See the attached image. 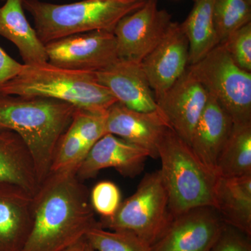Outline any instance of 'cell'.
I'll list each match as a JSON object with an SVG mask.
<instances>
[{"label": "cell", "mask_w": 251, "mask_h": 251, "mask_svg": "<svg viewBox=\"0 0 251 251\" xmlns=\"http://www.w3.org/2000/svg\"><path fill=\"white\" fill-rule=\"evenodd\" d=\"M171 216L168 191L159 170L145 175L135 192L121 202L116 213L108 219L101 218L99 223L103 228L132 232L151 247Z\"/></svg>", "instance_id": "8992f818"}, {"label": "cell", "mask_w": 251, "mask_h": 251, "mask_svg": "<svg viewBox=\"0 0 251 251\" xmlns=\"http://www.w3.org/2000/svg\"><path fill=\"white\" fill-rule=\"evenodd\" d=\"M85 239L96 251H151V247L135 234L103 228L100 224L91 229Z\"/></svg>", "instance_id": "cb8c5ba5"}, {"label": "cell", "mask_w": 251, "mask_h": 251, "mask_svg": "<svg viewBox=\"0 0 251 251\" xmlns=\"http://www.w3.org/2000/svg\"><path fill=\"white\" fill-rule=\"evenodd\" d=\"M23 64L15 60L0 47V85L21 72Z\"/></svg>", "instance_id": "f546056e"}, {"label": "cell", "mask_w": 251, "mask_h": 251, "mask_svg": "<svg viewBox=\"0 0 251 251\" xmlns=\"http://www.w3.org/2000/svg\"><path fill=\"white\" fill-rule=\"evenodd\" d=\"M16 185L34 196L40 184L30 151L12 130H0V184Z\"/></svg>", "instance_id": "ac0fdd59"}, {"label": "cell", "mask_w": 251, "mask_h": 251, "mask_svg": "<svg viewBox=\"0 0 251 251\" xmlns=\"http://www.w3.org/2000/svg\"><path fill=\"white\" fill-rule=\"evenodd\" d=\"M188 69L234 124L251 122V73L238 67L223 44Z\"/></svg>", "instance_id": "52a82bcc"}, {"label": "cell", "mask_w": 251, "mask_h": 251, "mask_svg": "<svg viewBox=\"0 0 251 251\" xmlns=\"http://www.w3.org/2000/svg\"><path fill=\"white\" fill-rule=\"evenodd\" d=\"M214 3L215 0H194L191 12L181 23L189 41V65L219 44L214 29Z\"/></svg>", "instance_id": "44dd1931"}, {"label": "cell", "mask_w": 251, "mask_h": 251, "mask_svg": "<svg viewBox=\"0 0 251 251\" xmlns=\"http://www.w3.org/2000/svg\"><path fill=\"white\" fill-rule=\"evenodd\" d=\"M89 151L85 144L70 125L57 144L50 173L68 168H78Z\"/></svg>", "instance_id": "d4e9b609"}, {"label": "cell", "mask_w": 251, "mask_h": 251, "mask_svg": "<svg viewBox=\"0 0 251 251\" xmlns=\"http://www.w3.org/2000/svg\"><path fill=\"white\" fill-rule=\"evenodd\" d=\"M86 247H87V241L85 238L63 251H86Z\"/></svg>", "instance_id": "4dcf8cb0"}, {"label": "cell", "mask_w": 251, "mask_h": 251, "mask_svg": "<svg viewBox=\"0 0 251 251\" xmlns=\"http://www.w3.org/2000/svg\"><path fill=\"white\" fill-rule=\"evenodd\" d=\"M208 97L205 88L187 69L156 101L172 129L190 145L193 130L205 108Z\"/></svg>", "instance_id": "7c38bea8"}, {"label": "cell", "mask_w": 251, "mask_h": 251, "mask_svg": "<svg viewBox=\"0 0 251 251\" xmlns=\"http://www.w3.org/2000/svg\"><path fill=\"white\" fill-rule=\"evenodd\" d=\"M210 251H251V237L225 225Z\"/></svg>", "instance_id": "f1b7e54d"}, {"label": "cell", "mask_w": 251, "mask_h": 251, "mask_svg": "<svg viewBox=\"0 0 251 251\" xmlns=\"http://www.w3.org/2000/svg\"><path fill=\"white\" fill-rule=\"evenodd\" d=\"M95 74L99 82L127 108L141 112L158 110L141 63L118 59Z\"/></svg>", "instance_id": "9a60e30c"}, {"label": "cell", "mask_w": 251, "mask_h": 251, "mask_svg": "<svg viewBox=\"0 0 251 251\" xmlns=\"http://www.w3.org/2000/svg\"><path fill=\"white\" fill-rule=\"evenodd\" d=\"M172 23L171 14L158 8V0H147L114 29L119 59L141 63L163 40Z\"/></svg>", "instance_id": "9c48e42d"}, {"label": "cell", "mask_w": 251, "mask_h": 251, "mask_svg": "<svg viewBox=\"0 0 251 251\" xmlns=\"http://www.w3.org/2000/svg\"><path fill=\"white\" fill-rule=\"evenodd\" d=\"M214 208L225 224L251 237V175L218 176Z\"/></svg>", "instance_id": "ffe728a7"}, {"label": "cell", "mask_w": 251, "mask_h": 251, "mask_svg": "<svg viewBox=\"0 0 251 251\" xmlns=\"http://www.w3.org/2000/svg\"><path fill=\"white\" fill-rule=\"evenodd\" d=\"M91 205L102 219H108L116 213L122 202L120 190L110 181L97 183L90 195Z\"/></svg>", "instance_id": "4316f807"}, {"label": "cell", "mask_w": 251, "mask_h": 251, "mask_svg": "<svg viewBox=\"0 0 251 251\" xmlns=\"http://www.w3.org/2000/svg\"><path fill=\"white\" fill-rule=\"evenodd\" d=\"M141 65L156 99L179 80L189 66V41L181 23L173 21L163 40Z\"/></svg>", "instance_id": "8fae6325"}, {"label": "cell", "mask_w": 251, "mask_h": 251, "mask_svg": "<svg viewBox=\"0 0 251 251\" xmlns=\"http://www.w3.org/2000/svg\"><path fill=\"white\" fill-rule=\"evenodd\" d=\"M86 241H87V240H86ZM86 251H96L94 250L93 248L91 247L90 244H89L88 243H87V247H86Z\"/></svg>", "instance_id": "1f68e13d"}, {"label": "cell", "mask_w": 251, "mask_h": 251, "mask_svg": "<svg viewBox=\"0 0 251 251\" xmlns=\"http://www.w3.org/2000/svg\"><path fill=\"white\" fill-rule=\"evenodd\" d=\"M248 1H249V2L251 3V0H247Z\"/></svg>", "instance_id": "d6a6232c"}, {"label": "cell", "mask_w": 251, "mask_h": 251, "mask_svg": "<svg viewBox=\"0 0 251 251\" xmlns=\"http://www.w3.org/2000/svg\"><path fill=\"white\" fill-rule=\"evenodd\" d=\"M150 153L145 149L116 135H104L94 144L77 168L76 175L80 181L95 177L102 170L114 168L120 174L135 177L144 170Z\"/></svg>", "instance_id": "4fadbf2b"}, {"label": "cell", "mask_w": 251, "mask_h": 251, "mask_svg": "<svg viewBox=\"0 0 251 251\" xmlns=\"http://www.w3.org/2000/svg\"><path fill=\"white\" fill-rule=\"evenodd\" d=\"M221 44L238 67L251 73V22L234 31Z\"/></svg>", "instance_id": "83f0119b"}, {"label": "cell", "mask_w": 251, "mask_h": 251, "mask_svg": "<svg viewBox=\"0 0 251 251\" xmlns=\"http://www.w3.org/2000/svg\"><path fill=\"white\" fill-rule=\"evenodd\" d=\"M143 0H82L57 4L39 0H23L32 16L34 29L46 45L61 38L92 31L113 33L122 18L145 4Z\"/></svg>", "instance_id": "277c9868"}, {"label": "cell", "mask_w": 251, "mask_h": 251, "mask_svg": "<svg viewBox=\"0 0 251 251\" xmlns=\"http://www.w3.org/2000/svg\"><path fill=\"white\" fill-rule=\"evenodd\" d=\"M169 128L159 109L137 111L117 102L106 112L107 133L145 149L153 158H158V144Z\"/></svg>", "instance_id": "5bb4252c"}, {"label": "cell", "mask_w": 251, "mask_h": 251, "mask_svg": "<svg viewBox=\"0 0 251 251\" xmlns=\"http://www.w3.org/2000/svg\"><path fill=\"white\" fill-rule=\"evenodd\" d=\"M251 22V3L247 0H215L214 25L219 44Z\"/></svg>", "instance_id": "603a6c76"}, {"label": "cell", "mask_w": 251, "mask_h": 251, "mask_svg": "<svg viewBox=\"0 0 251 251\" xmlns=\"http://www.w3.org/2000/svg\"><path fill=\"white\" fill-rule=\"evenodd\" d=\"M33 196L16 185L0 184V251H22L32 226Z\"/></svg>", "instance_id": "2e32d148"}, {"label": "cell", "mask_w": 251, "mask_h": 251, "mask_svg": "<svg viewBox=\"0 0 251 251\" xmlns=\"http://www.w3.org/2000/svg\"><path fill=\"white\" fill-rule=\"evenodd\" d=\"M76 110L53 99L0 93V130H12L22 138L32 156L40 185L50 173L57 144Z\"/></svg>", "instance_id": "7a4b0ae2"}, {"label": "cell", "mask_w": 251, "mask_h": 251, "mask_svg": "<svg viewBox=\"0 0 251 251\" xmlns=\"http://www.w3.org/2000/svg\"><path fill=\"white\" fill-rule=\"evenodd\" d=\"M77 168L51 172L33 196V222L21 251H63L99 226Z\"/></svg>", "instance_id": "6da1fadb"}, {"label": "cell", "mask_w": 251, "mask_h": 251, "mask_svg": "<svg viewBox=\"0 0 251 251\" xmlns=\"http://www.w3.org/2000/svg\"><path fill=\"white\" fill-rule=\"evenodd\" d=\"M225 225L212 206L172 216L151 251H210Z\"/></svg>", "instance_id": "30bf717a"}, {"label": "cell", "mask_w": 251, "mask_h": 251, "mask_svg": "<svg viewBox=\"0 0 251 251\" xmlns=\"http://www.w3.org/2000/svg\"><path fill=\"white\" fill-rule=\"evenodd\" d=\"M143 1H147V0H143Z\"/></svg>", "instance_id": "836d02e7"}, {"label": "cell", "mask_w": 251, "mask_h": 251, "mask_svg": "<svg viewBox=\"0 0 251 251\" xmlns=\"http://www.w3.org/2000/svg\"><path fill=\"white\" fill-rule=\"evenodd\" d=\"M158 158L172 216L200 206H215L218 176L203 166L186 142L169 128L158 146Z\"/></svg>", "instance_id": "5b68a950"}, {"label": "cell", "mask_w": 251, "mask_h": 251, "mask_svg": "<svg viewBox=\"0 0 251 251\" xmlns=\"http://www.w3.org/2000/svg\"><path fill=\"white\" fill-rule=\"evenodd\" d=\"M48 62L55 67L97 72L119 59L113 33L92 31L73 34L45 45Z\"/></svg>", "instance_id": "ba28073f"}, {"label": "cell", "mask_w": 251, "mask_h": 251, "mask_svg": "<svg viewBox=\"0 0 251 251\" xmlns=\"http://www.w3.org/2000/svg\"><path fill=\"white\" fill-rule=\"evenodd\" d=\"M24 10L23 0H6L0 6V36L16 46L25 65L47 62L45 45L28 22Z\"/></svg>", "instance_id": "d6986e66"}, {"label": "cell", "mask_w": 251, "mask_h": 251, "mask_svg": "<svg viewBox=\"0 0 251 251\" xmlns=\"http://www.w3.org/2000/svg\"><path fill=\"white\" fill-rule=\"evenodd\" d=\"M233 125L228 114L209 95L205 108L193 130L189 146L196 158L214 175H216L220 153Z\"/></svg>", "instance_id": "e0dca14e"}, {"label": "cell", "mask_w": 251, "mask_h": 251, "mask_svg": "<svg viewBox=\"0 0 251 251\" xmlns=\"http://www.w3.org/2000/svg\"><path fill=\"white\" fill-rule=\"evenodd\" d=\"M0 93L53 99L77 109L105 113L117 100L97 80L95 72L69 70L49 62L25 65L0 85Z\"/></svg>", "instance_id": "3957f363"}, {"label": "cell", "mask_w": 251, "mask_h": 251, "mask_svg": "<svg viewBox=\"0 0 251 251\" xmlns=\"http://www.w3.org/2000/svg\"><path fill=\"white\" fill-rule=\"evenodd\" d=\"M249 175H251V122L234 124L220 153L216 175L229 178Z\"/></svg>", "instance_id": "7402d4cb"}, {"label": "cell", "mask_w": 251, "mask_h": 251, "mask_svg": "<svg viewBox=\"0 0 251 251\" xmlns=\"http://www.w3.org/2000/svg\"><path fill=\"white\" fill-rule=\"evenodd\" d=\"M71 125L89 150L102 137L108 134L106 112L100 113L77 109Z\"/></svg>", "instance_id": "484cf974"}]
</instances>
